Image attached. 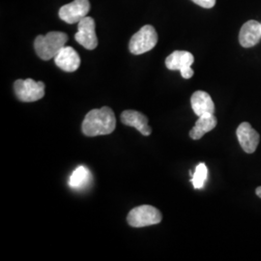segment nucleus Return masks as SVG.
Here are the masks:
<instances>
[{"label":"nucleus","mask_w":261,"mask_h":261,"mask_svg":"<svg viewBox=\"0 0 261 261\" xmlns=\"http://www.w3.org/2000/svg\"><path fill=\"white\" fill-rule=\"evenodd\" d=\"M116 118L109 107L92 110L85 115L82 130L87 137L106 136L115 130Z\"/></svg>","instance_id":"f257e3e1"},{"label":"nucleus","mask_w":261,"mask_h":261,"mask_svg":"<svg viewBox=\"0 0 261 261\" xmlns=\"http://www.w3.org/2000/svg\"><path fill=\"white\" fill-rule=\"evenodd\" d=\"M67 41L68 35L66 33L51 31L45 36L39 35L34 41V48L41 59L50 60L65 47Z\"/></svg>","instance_id":"f03ea898"},{"label":"nucleus","mask_w":261,"mask_h":261,"mask_svg":"<svg viewBox=\"0 0 261 261\" xmlns=\"http://www.w3.org/2000/svg\"><path fill=\"white\" fill-rule=\"evenodd\" d=\"M158 43V34L152 25L146 24L130 38L129 49L135 56L143 55L153 49Z\"/></svg>","instance_id":"7ed1b4c3"},{"label":"nucleus","mask_w":261,"mask_h":261,"mask_svg":"<svg viewBox=\"0 0 261 261\" xmlns=\"http://www.w3.org/2000/svg\"><path fill=\"white\" fill-rule=\"evenodd\" d=\"M14 90L19 101L24 103L35 102L45 96V84L32 79L18 80L14 84Z\"/></svg>","instance_id":"20e7f679"},{"label":"nucleus","mask_w":261,"mask_h":261,"mask_svg":"<svg viewBox=\"0 0 261 261\" xmlns=\"http://www.w3.org/2000/svg\"><path fill=\"white\" fill-rule=\"evenodd\" d=\"M162 219V214L157 208L151 205H141L130 210L127 222L133 227H144L160 224Z\"/></svg>","instance_id":"39448f33"},{"label":"nucleus","mask_w":261,"mask_h":261,"mask_svg":"<svg viewBox=\"0 0 261 261\" xmlns=\"http://www.w3.org/2000/svg\"><path fill=\"white\" fill-rule=\"evenodd\" d=\"M195 61L194 56L186 50H175L166 59V66L170 71H180L181 75L189 80L194 75L192 65Z\"/></svg>","instance_id":"423d86ee"},{"label":"nucleus","mask_w":261,"mask_h":261,"mask_svg":"<svg viewBox=\"0 0 261 261\" xmlns=\"http://www.w3.org/2000/svg\"><path fill=\"white\" fill-rule=\"evenodd\" d=\"M90 11L89 0H74L66 4L59 10V18L66 23L74 24L79 23L82 19L87 17Z\"/></svg>","instance_id":"0eeeda50"},{"label":"nucleus","mask_w":261,"mask_h":261,"mask_svg":"<svg viewBox=\"0 0 261 261\" xmlns=\"http://www.w3.org/2000/svg\"><path fill=\"white\" fill-rule=\"evenodd\" d=\"M75 41L85 47L92 50L98 46V38L96 35L95 20L91 17H85L79 22L77 32L75 35Z\"/></svg>","instance_id":"6e6552de"},{"label":"nucleus","mask_w":261,"mask_h":261,"mask_svg":"<svg viewBox=\"0 0 261 261\" xmlns=\"http://www.w3.org/2000/svg\"><path fill=\"white\" fill-rule=\"evenodd\" d=\"M236 135L242 149L249 154L253 153L259 143L260 137L248 122H243L236 130Z\"/></svg>","instance_id":"1a4fd4ad"},{"label":"nucleus","mask_w":261,"mask_h":261,"mask_svg":"<svg viewBox=\"0 0 261 261\" xmlns=\"http://www.w3.org/2000/svg\"><path fill=\"white\" fill-rule=\"evenodd\" d=\"M56 65L64 72H75L81 65V57L72 47H63L55 57Z\"/></svg>","instance_id":"9d476101"},{"label":"nucleus","mask_w":261,"mask_h":261,"mask_svg":"<svg viewBox=\"0 0 261 261\" xmlns=\"http://www.w3.org/2000/svg\"><path fill=\"white\" fill-rule=\"evenodd\" d=\"M260 39V22L252 19L243 24L239 33V42L243 47H254Z\"/></svg>","instance_id":"9b49d317"},{"label":"nucleus","mask_w":261,"mask_h":261,"mask_svg":"<svg viewBox=\"0 0 261 261\" xmlns=\"http://www.w3.org/2000/svg\"><path fill=\"white\" fill-rule=\"evenodd\" d=\"M121 121L123 124L136 128L141 135L148 137L152 133V129L148 125V118L137 111H125L122 112Z\"/></svg>","instance_id":"f8f14e48"},{"label":"nucleus","mask_w":261,"mask_h":261,"mask_svg":"<svg viewBox=\"0 0 261 261\" xmlns=\"http://www.w3.org/2000/svg\"><path fill=\"white\" fill-rule=\"evenodd\" d=\"M191 105L197 116L203 114H214L215 105L211 96L204 91H196L191 98Z\"/></svg>","instance_id":"ddd939ff"},{"label":"nucleus","mask_w":261,"mask_h":261,"mask_svg":"<svg viewBox=\"0 0 261 261\" xmlns=\"http://www.w3.org/2000/svg\"><path fill=\"white\" fill-rule=\"evenodd\" d=\"M217 118L214 114L208 113L198 116V119L196 122L195 127L190 132V137L193 140H200L206 133L215 129L217 126Z\"/></svg>","instance_id":"4468645a"},{"label":"nucleus","mask_w":261,"mask_h":261,"mask_svg":"<svg viewBox=\"0 0 261 261\" xmlns=\"http://www.w3.org/2000/svg\"><path fill=\"white\" fill-rule=\"evenodd\" d=\"M90 180V171L85 167H79L75 168L74 172L72 173L69 184L74 189H81L82 187L85 186Z\"/></svg>","instance_id":"2eb2a0df"},{"label":"nucleus","mask_w":261,"mask_h":261,"mask_svg":"<svg viewBox=\"0 0 261 261\" xmlns=\"http://www.w3.org/2000/svg\"><path fill=\"white\" fill-rule=\"evenodd\" d=\"M208 176V168L205 164L200 163L196 166V170L192 176V183L195 189H202Z\"/></svg>","instance_id":"dca6fc26"},{"label":"nucleus","mask_w":261,"mask_h":261,"mask_svg":"<svg viewBox=\"0 0 261 261\" xmlns=\"http://www.w3.org/2000/svg\"><path fill=\"white\" fill-rule=\"evenodd\" d=\"M196 5L205 8V9H211L213 8L216 4V0H192Z\"/></svg>","instance_id":"f3484780"},{"label":"nucleus","mask_w":261,"mask_h":261,"mask_svg":"<svg viewBox=\"0 0 261 261\" xmlns=\"http://www.w3.org/2000/svg\"><path fill=\"white\" fill-rule=\"evenodd\" d=\"M255 194H256V196H258V197H260L261 198V187H257V188H256V190H255Z\"/></svg>","instance_id":"a211bd4d"}]
</instances>
